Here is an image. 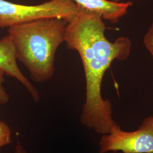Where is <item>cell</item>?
<instances>
[{"mask_svg": "<svg viewBox=\"0 0 153 153\" xmlns=\"http://www.w3.org/2000/svg\"><path fill=\"white\" fill-rule=\"evenodd\" d=\"M68 23L55 18L8 28L16 60L26 66L33 81L45 82L53 76L55 55L65 41Z\"/></svg>", "mask_w": 153, "mask_h": 153, "instance_id": "7a4b0ae2", "label": "cell"}, {"mask_svg": "<svg viewBox=\"0 0 153 153\" xmlns=\"http://www.w3.org/2000/svg\"><path fill=\"white\" fill-rule=\"evenodd\" d=\"M16 55L11 36L8 34L0 40V69L8 76L15 78L27 90L33 100L38 103L40 94L21 71L16 62Z\"/></svg>", "mask_w": 153, "mask_h": 153, "instance_id": "5b68a950", "label": "cell"}, {"mask_svg": "<svg viewBox=\"0 0 153 153\" xmlns=\"http://www.w3.org/2000/svg\"><path fill=\"white\" fill-rule=\"evenodd\" d=\"M143 43L146 48L152 55L153 59V21L151 26L149 28L148 32L144 36Z\"/></svg>", "mask_w": 153, "mask_h": 153, "instance_id": "9c48e42d", "label": "cell"}, {"mask_svg": "<svg viewBox=\"0 0 153 153\" xmlns=\"http://www.w3.org/2000/svg\"><path fill=\"white\" fill-rule=\"evenodd\" d=\"M5 73L0 69V104H6L9 100V95L3 86V83L5 81Z\"/></svg>", "mask_w": 153, "mask_h": 153, "instance_id": "ba28073f", "label": "cell"}, {"mask_svg": "<svg viewBox=\"0 0 153 153\" xmlns=\"http://www.w3.org/2000/svg\"><path fill=\"white\" fill-rule=\"evenodd\" d=\"M106 29L101 16L79 8L76 17L67 25L64 41L68 49L78 53L84 68L86 100L80 121L102 135L108 134L117 125L112 117V104L102 95L103 77L114 61L124 60L129 57L131 47L127 37L109 41L105 36Z\"/></svg>", "mask_w": 153, "mask_h": 153, "instance_id": "6da1fadb", "label": "cell"}, {"mask_svg": "<svg viewBox=\"0 0 153 153\" xmlns=\"http://www.w3.org/2000/svg\"><path fill=\"white\" fill-rule=\"evenodd\" d=\"M15 153H28L27 152L25 148L23 147L22 145L19 142L17 143V145L15 148Z\"/></svg>", "mask_w": 153, "mask_h": 153, "instance_id": "30bf717a", "label": "cell"}, {"mask_svg": "<svg viewBox=\"0 0 153 153\" xmlns=\"http://www.w3.org/2000/svg\"><path fill=\"white\" fill-rule=\"evenodd\" d=\"M79 8L71 0H50L36 5H25L0 0V28L13 27L44 19L71 21Z\"/></svg>", "mask_w": 153, "mask_h": 153, "instance_id": "3957f363", "label": "cell"}, {"mask_svg": "<svg viewBox=\"0 0 153 153\" xmlns=\"http://www.w3.org/2000/svg\"><path fill=\"white\" fill-rule=\"evenodd\" d=\"M11 142V129L6 123L0 120V148Z\"/></svg>", "mask_w": 153, "mask_h": 153, "instance_id": "52a82bcc", "label": "cell"}, {"mask_svg": "<svg viewBox=\"0 0 153 153\" xmlns=\"http://www.w3.org/2000/svg\"><path fill=\"white\" fill-rule=\"evenodd\" d=\"M99 144V153H153V116L145 118L135 131H124L115 126L109 133L102 135Z\"/></svg>", "mask_w": 153, "mask_h": 153, "instance_id": "277c9868", "label": "cell"}, {"mask_svg": "<svg viewBox=\"0 0 153 153\" xmlns=\"http://www.w3.org/2000/svg\"><path fill=\"white\" fill-rule=\"evenodd\" d=\"M79 8L96 13L103 19L116 23L128 13L131 1L115 2L111 0H71Z\"/></svg>", "mask_w": 153, "mask_h": 153, "instance_id": "8992f818", "label": "cell"}, {"mask_svg": "<svg viewBox=\"0 0 153 153\" xmlns=\"http://www.w3.org/2000/svg\"><path fill=\"white\" fill-rule=\"evenodd\" d=\"M113 2H123L124 0H111Z\"/></svg>", "mask_w": 153, "mask_h": 153, "instance_id": "8fae6325", "label": "cell"}]
</instances>
